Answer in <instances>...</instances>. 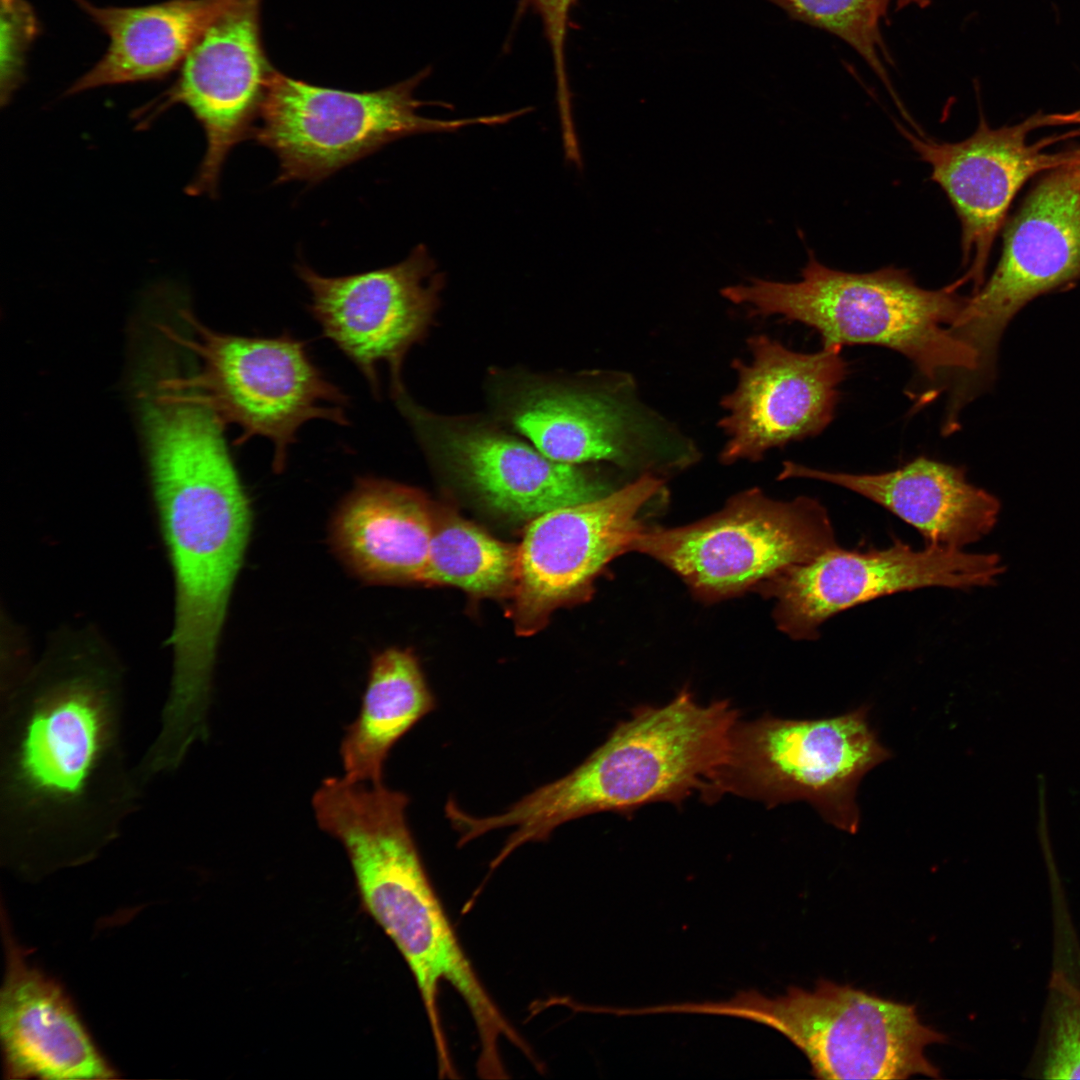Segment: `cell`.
<instances>
[{"mask_svg":"<svg viewBox=\"0 0 1080 1080\" xmlns=\"http://www.w3.org/2000/svg\"><path fill=\"white\" fill-rule=\"evenodd\" d=\"M486 392L494 419L558 462H608L658 475L699 457L695 443L646 406L624 373L495 368Z\"/></svg>","mask_w":1080,"mask_h":1080,"instance_id":"8992f818","label":"cell"},{"mask_svg":"<svg viewBox=\"0 0 1080 1080\" xmlns=\"http://www.w3.org/2000/svg\"><path fill=\"white\" fill-rule=\"evenodd\" d=\"M434 511L415 488L361 478L337 509L331 543L345 566L368 583H421Z\"/></svg>","mask_w":1080,"mask_h":1080,"instance_id":"7402d4cb","label":"cell"},{"mask_svg":"<svg viewBox=\"0 0 1080 1080\" xmlns=\"http://www.w3.org/2000/svg\"><path fill=\"white\" fill-rule=\"evenodd\" d=\"M261 0H235L205 31L177 81L137 113L138 127L172 105L187 107L201 125L206 149L185 191L215 198L230 152L252 139L274 73L260 39Z\"/></svg>","mask_w":1080,"mask_h":1080,"instance_id":"e0dca14e","label":"cell"},{"mask_svg":"<svg viewBox=\"0 0 1080 1080\" xmlns=\"http://www.w3.org/2000/svg\"><path fill=\"white\" fill-rule=\"evenodd\" d=\"M577 0H519L518 12L530 10L535 13L543 27L544 36L552 56L557 86V99L563 122L571 118L570 89L566 66V42L571 12Z\"/></svg>","mask_w":1080,"mask_h":1080,"instance_id":"f1b7e54d","label":"cell"},{"mask_svg":"<svg viewBox=\"0 0 1080 1080\" xmlns=\"http://www.w3.org/2000/svg\"><path fill=\"white\" fill-rule=\"evenodd\" d=\"M836 546L830 517L818 500L776 501L754 488L696 523L644 527L631 551L662 562L704 600H718L758 587Z\"/></svg>","mask_w":1080,"mask_h":1080,"instance_id":"8fae6325","label":"cell"},{"mask_svg":"<svg viewBox=\"0 0 1080 1080\" xmlns=\"http://www.w3.org/2000/svg\"><path fill=\"white\" fill-rule=\"evenodd\" d=\"M1077 1000H1078V1002L1080 1003V992H1079V994H1078V996H1077Z\"/></svg>","mask_w":1080,"mask_h":1080,"instance_id":"4dcf8cb0","label":"cell"},{"mask_svg":"<svg viewBox=\"0 0 1080 1080\" xmlns=\"http://www.w3.org/2000/svg\"><path fill=\"white\" fill-rule=\"evenodd\" d=\"M808 478L853 491L919 531L926 545L963 549L990 533L1001 504L971 484L962 467L926 457L878 474L820 470L784 462L779 479Z\"/></svg>","mask_w":1080,"mask_h":1080,"instance_id":"44dd1931","label":"cell"},{"mask_svg":"<svg viewBox=\"0 0 1080 1080\" xmlns=\"http://www.w3.org/2000/svg\"><path fill=\"white\" fill-rule=\"evenodd\" d=\"M1080 280V159L1050 170L1007 225L1000 260L968 296L952 335L975 357L974 376L995 377L1002 334L1029 301Z\"/></svg>","mask_w":1080,"mask_h":1080,"instance_id":"4fadbf2b","label":"cell"},{"mask_svg":"<svg viewBox=\"0 0 1080 1080\" xmlns=\"http://www.w3.org/2000/svg\"><path fill=\"white\" fill-rule=\"evenodd\" d=\"M518 547L504 543L447 510L434 525L421 583L458 587L478 597L513 595Z\"/></svg>","mask_w":1080,"mask_h":1080,"instance_id":"d4e9b609","label":"cell"},{"mask_svg":"<svg viewBox=\"0 0 1080 1080\" xmlns=\"http://www.w3.org/2000/svg\"><path fill=\"white\" fill-rule=\"evenodd\" d=\"M868 708L812 720L770 715L738 720L724 761L700 792L702 799L713 802L732 794L769 808L804 800L828 823L857 832L859 782L891 757L869 725Z\"/></svg>","mask_w":1080,"mask_h":1080,"instance_id":"9c48e42d","label":"cell"},{"mask_svg":"<svg viewBox=\"0 0 1080 1080\" xmlns=\"http://www.w3.org/2000/svg\"><path fill=\"white\" fill-rule=\"evenodd\" d=\"M1065 125L1064 114H1035L1025 121L990 128L981 119L975 132L955 143L938 142L900 127L921 160L931 167V179L947 195L961 225L962 264L960 278L973 283V293L984 283V274L995 237L1006 212L1022 185L1034 175L1080 159V149L1048 152L1054 142L1068 135L1028 142L1035 129Z\"/></svg>","mask_w":1080,"mask_h":1080,"instance_id":"ac0fdd59","label":"cell"},{"mask_svg":"<svg viewBox=\"0 0 1080 1080\" xmlns=\"http://www.w3.org/2000/svg\"><path fill=\"white\" fill-rule=\"evenodd\" d=\"M750 360L735 359L734 389L721 399L723 464L758 461L769 450L823 432L832 422L848 365L841 346L791 350L764 334L747 339Z\"/></svg>","mask_w":1080,"mask_h":1080,"instance_id":"d6986e66","label":"cell"},{"mask_svg":"<svg viewBox=\"0 0 1080 1080\" xmlns=\"http://www.w3.org/2000/svg\"><path fill=\"white\" fill-rule=\"evenodd\" d=\"M392 396L431 463L499 512L533 520L614 490L584 465L549 458L492 416L431 411L405 385Z\"/></svg>","mask_w":1080,"mask_h":1080,"instance_id":"7c38bea8","label":"cell"},{"mask_svg":"<svg viewBox=\"0 0 1080 1080\" xmlns=\"http://www.w3.org/2000/svg\"><path fill=\"white\" fill-rule=\"evenodd\" d=\"M124 669L94 632L52 640L0 701V860L28 880L94 860L140 806Z\"/></svg>","mask_w":1080,"mask_h":1080,"instance_id":"6da1fadb","label":"cell"},{"mask_svg":"<svg viewBox=\"0 0 1080 1080\" xmlns=\"http://www.w3.org/2000/svg\"><path fill=\"white\" fill-rule=\"evenodd\" d=\"M792 18L825 30L849 44L895 98L882 57L887 58L880 22L889 0H769Z\"/></svg>","mask_w":1080,"mask_h":1080,"instance_id":"484cf974","label":"cell"},{"mask_svg":"<svg viewBox=\"0 0 1080 1080\" xmlns=\"http://www.w3.org/2000/svg\"><path fill=\"white\" fill-rule=\"evenodd\" d=\"M429 74L427 68L386 88L351 92L274 71L252 137L278 159L274 183L316 184L399 139L499 125L517 117L515 111L456 120L421 116L420 108L434 104L415 98L414 92Z\"/></svg>","mask_w":1080,"mask_h":1080,"instance_id":"30bf717a","label":"cell"},{"mask_svg":"<svg viewBox=\"0 0 1080 1080\" xmlns=\"http://www.w3.org/2000/svg\"><path fill=\"white\" fill-rule=\"evenodd\" d=\"M5 975L0 992L3 1071L8 1079H110L103 1058L59 984L31 966L2 911Z\"/></svg>","mask_w":1080,"mask_h":1080,"instance_id":"ffe728a7","label":"cell"},{"mask_svg":"<svg viewBox=\"0 0 1080 1080\" xmlns=\"http://www.w3.org/2000/svg\"><path fill=\"white\" fill-rule=\"evenodd\" d=\"M234 1L168 0L140 7H100L77 0L108 36L109 45L68 93L171 73L182 66L205 31Z\"/></svg>","mask_w":1080,"mask_h":1080,"instance_id":"603a6c76","label":"cell"},{"mask_svg":"<svg viewBox=\"0 0 1080 1080\" xmlns=\"http://www.w3.org/2000/svg\"><path fill=\"white\" fill-rule=\"evenodd\" d=\"M663 490L664 479L645 473L600 498L533 519L518 547L512 595L516 631L537 632L555 609L589 593L600 571L631 551L644 528L640 513Z\"/></svg>","mask_w":1080,"mask_h":1080,"instance_id":"2e32d148","label":"cell"},{"mask_svg":"<svg viewBox=\"0 0 1080 1080\" xmlns=\"http://www.w3.org/2000/svg\"><path fill=\"white\" fill-rule=\"evenodd\" d=\"M1004 570L995 553L934 545L915 550L894 538L884 549L836 546L757 588L776 600L774 618L782 632L794 640H815L826 620L859 604L923 587L991 586Z\"/></svg>","mask_w":1080,"mask_h":1080,"instance_id":"5bb4252c","label":"cell"},{"mask_svg":"<svg viewBox=\"0 0 1080 1080\" xmlns=\"http://www.w3.org/2000/svg\"><path fill=\"white\" fill-rule=\"evenodd\" d=\"M1055 1002L1049 1047L1043 1066L1048 1079H1080V1004L1053 989Z\"/></svg>","mask_w":1080,"mask_h":1080,"instance_id":"83f0119b","label":"cell"},{"mask_svg":"<svg viewBox=\"0 0 1080 1080\" xmlns=\"http://www.w3.org/2000/svg\"><path fill=\"white\" fill-rule=\"evenodd\" d=\"M296 273L310 294L309 312L322 334L380 392L379 369L390 386L403 382L406 355L422 342L440 307L445 277L424 244L401 262L345 276H325L307 264Z\"/></svg>","mask_w":1080,"mask_h":1080,"instance_id":"9a60e30c","label":"cell"},{"mask_svg":"<svg viewBox=\"0 0 1080 1080\" xmlns=\"http://www.w3.org/2000/svg\"><path fill=\"white\" fill-rule=\"evenodd\" d=\"M153 502L174 580L170 691L212 693L218 643L251 529L249 499L224 426L182 393L158 390L143 405Z\"/></svg>","mask_w":1080,"mask_h":1080,"instance_id":"7a4b0ae2","label":"cell"},{"mask_svg":"<svg viewBox=\"0 0 1080 1080\" xmlns=\"http://www.w3.org/2000/svg\"><path fill=\"white\" fill-rule=\"evenodd\" d=\"M959 280L937 290L917 285L893 266L866 273L836 270L809 252L797 282L751 278L721 289L726 300L751 316H781L815 329L823 345H877L905 356L936 395L961 390L975 358L949 327L968 296Z\"/></svg>","mask_w":1080,"mask_h":1080,"instance_id":"5b68a950","label":"cell"},{"mask_svg":"<svg viewBox=\"0 0 1080 1080\" xmlns=\"http://www.w3.org/2000/svg\"><path fill=\"white\" fill-rule=\"evenodd\" d=\"M890 3L894 2L897 9H903L908 6L914 5L920 8H926L929 6L931 0H889Z\"/></svg>","mask_w":1080,"mask_h":1080,"instance_id":"f546056e","label":"cell"},{"mask_svg":"<svg viewBox=\"0 0 1080 1080\" xmlns=\"http://www.w3.org/2000/svg\"><path fill=\"white\" fill-rule=\"evenodd\" d=\"M671 1013L729 1016L771 1027L807 1057L818 1079L939 1077L924 1049L946 1037L923 1024L915 1006L820 980L775 998L741 991L717 1002L669 1005Z\"/></svg>","mask_w":1080,"mask_h":1080,"instance_id":"ba28073f","label":"cell"},{"mask_svg":"<svg viewBox=\"0 0 1080 1080\" xmlns=\"http://www.w3.org/2000/svg\"><path fill=\"white\" fill-rule=\"evenodd\" d=\"M408 797L382 783L323 780L313 795L319 827L345 849L367 911L392 939L420 991L439 1071L453 1070L437 1006L440 982L462 997L475 1023L478 1064H502L499 1041H525L489 996L462 949L422 864L406 820Z\"/></svg>","mask_w":1080,"mask_h":1080,"instance_id":"3957f363","label":"cell"},{"mask_svg":"<svg viewBox=\"0 0 1080 1080\" xmlns=\"http://www.w3.org/2000/svg\"><path fill=\"white\" fill-rule=\"evenodd\" d=\"M738 720L727 700L701 705L684 688L663 706L638 708L568 775L500 814L479 817L476 828L481 834L512 828L500 851L507 857L582 816L626 814L654 802L680 804L701 792L722 764Z\"/></svg>","mask_w":1080,"mask_h":1080,"instance_id":"277c9868","label":"cell"},{"mask_svg":"<svg viewBox=\"0 0 1080 1080\" xmlns=\"http://www.w3.org/2000/svg\"><path fill=\"white\" fill-rule=\"evenodd\" d=\"M180 315L189 337L165 328V334L193 352L199 370L162 381L208 409L225 427L236 426L242 444L253 437L268 440L273 467L281 470L300 428L311 420L347 425L348 398L312 360L306 344L284 333L251 337L220 333L188 310Z\"/></svg>","mask_w":1080,"mask_h":1080,"instance_id":"52a82bcc","label":"cell"},{"mask_svg":"<svg viewBox=\"0 0 1080 1080\" xmlns=\"http://www.w3.org/2000/svg\"><path fill=\"white\" fill-rule=\"evenodd\" d=\"M37 32L33 9L24 0H1V104L9 102L23 78L24 59Z\"/></svg>","mask_w":1080,"mask_h":1080,"instance_id":"4316f807","label":"cell"},{"mask_svg":"<svg viewBox=\"0 0 1080 1080\" xmlns=\"http://www.w3.org/2000/svg\"><path fill=\"white\" fill-rule=\"evenodd\" d=\"M434 707V697L410 650L390 648L377 654L358 716L341 741L344 777L352 782L382 783L392 747Z\"/></svg>","mask_w":1080,"mask_h":1080,"instance_id":"cb8c5ba5","label":"cell"}]
</instances>
